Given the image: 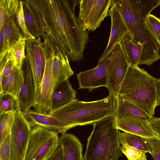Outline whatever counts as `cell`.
Segmentation results:
<instances>
[{
  "label": "cell",
  "mask_w": 160,
  "mask_h": 160,
  "mask_svg": "<svg viewBox=\"0 0 160 160\" xmlns=\"http://www.w3.org/2000/svg\"><path fill=\"white\" fill-rule=\"evenodd\" d=\"M51 44L69 61L82 60L89 32L75 13L79 0H24Z\"/></svg>",
  "instance_id": "obj_1"
},
{
  "label": "cell",
  "mask_w": 160,
  "mask_h": 160,
  "mask_svg": "<svg viewBox=\"0 0 160 160\" xmlns=\"http://www.w3.org/2000/svg\"><path fill=\"white\" fill-rule=\"evenodd\" d=\"M134 41L142 50L139 65L150 66L160 58L159 44L149 29L147 19L160 5V0H113Z\"/></svg>",
  "instance_id": "obj_2"
},
{
  "label": "cell",
  "mask_w": 160,
  "mask_h": 160,
  "mask_svg": "<svg viewBox=\"0 0 160 160\" xmlns=\"http://www.w3.org/2000/svg\"><path fill=\"white\" fill-rule=\"evenodd\" d=\"M157 80L138 66H129L118 97L133 103L153 117L158 106Z\"/></svg>",
  "instance_id": "obj_3"
},
{
  "label": "cell",
  "mask_w": 160,
  "mask_h": 160,
  "mask_svg": "<svg viewBox=\"0 0 160 160\" xmlns=\"http://www.w3.org/2000/svg\"><path fill=\"white\" fill-rule=\"evenodd\" d=\"M115 98L109 94L102 99L83 101L75 99L49 115L65 123L69 129L78 126L92 124L114 114Z\"/></svg>",
  "instance_id": "obj_4"
},
{
  "label": "cell",
  "mask_w": 160,
  "mask_h": 160,
  "mask_svg": "<svg viewBox=\"0 0 160 160\" xmlns=\"http://www.w3.org/2000/svg\"><path fill=\"white\" fill-rule=\"evenodd\" d=\"M83 160H118L122 156L121 133L114 113L92 124Z\"/></svg>",
  "instance_id": "obj_5"
},
{
  "label": "cell",
  "mask_w": 160,
  "mask_h": 160,
  "mask_svg": "<svg viewBox=\"0 0 160 160\" xmlns=\"http://www.w3.org/2000/svg\"><path fill=\"white\" fill-rule=\"evenodd\" d=\"M32 128L24 160H48L59 146L58 133L40 126Z\"/></svg>",
  "instance_id": "obj_6"
},
{
  "label": "cell",
  "mask_w": 160,
  "mask_h": 160,
  "mask_svg": "<svg viewBox=\"0 0 160 160\" xmlns=\"http://www.w3.org/2000/svg\"><path fill=\"white\" fill-rule=\"evenodd\" d=\"M43 42L45 50V68L41 83L35 89V102L33 107L36 112L49 115L52 111V96L53 91L52 52L49 39H45Z\"/></svg>",
  "instance_id": "obj_7"
},
{
  "label": "cell",
  "mask_w": 160,
  "mask_h": 160,
  "mask_svg": "<svg viewBox=\"0 0 160 160\" xmlns=\"http://www.w3.org/2000/svg\"><path fill=\"white\" fill-rule=\"evenodd\" d=\"M113 0H79L78 20L86 30L93 32L108 16Z\"/></svg>",
  "instance_id": "obj_8"
},
{
  "label": "cell",
  "mask_w": 160,
  "mask_h": 160,
  "mask_svg": "<svg viewBox=\"0 0 160 160\" xmlns=\"http://www.w3.org/2000/svg\"><path fill=\"white\" fill-rule=\"evenodd\" d=\"M31 127L24 113L16 111L10 135L11 160H24Z\"/></svg>",
  "instance_id": "obj_9"
},
{
  "label": "cell",
  "mask_w": 160,
  "mask_h": 160,
  "mask_svg": "<svg viewBox=\"0 0 160 160\" xmlns=\"http://www.w3.org/2000/svg\"><path fill=\"white\" fill-rule=\"evenodd\" d=\"M113 55L108 71L107 88L109 94L117 98L121 85L130 66L120 43L113 49Z\"/></svg>",
  "instance_id": "obj_10"
},
{
  "label": "cell",
  "mask_w": 160,
  "mask_h": 160,
  "mask_svg": "<svg viewBox=\"0 0 160 160\" xmlns=\"http://www.w3.org/2000/svg\"><path fill=\"white\" fill-rule=\"evenodd\" d=\"M113 55V49L104 59L98 63L96 67L77 74L78 89H87L90 92L100 87L107 88L108 69Z\"/></svg>",
  "instance_id": "obj_11"
},
{
  "label": "cell",
  "mask_w": 160,
  "mask_h": 160,
  "mask_svg": "<svg viewBox=\"0 0 160 160\" xmlns=\"http://www.w3.org/2000/svg\"><path fill=\"white\" fill-rule=\"evenodd\" d=\"M111 20L110 35L107 45L99 58L98 63L104 59L111 52L116 45L121 42L128 32L127 26L117 7L112 1L108 13Z\"/></svg>",
  "instance_id": "obj_12"
},
{
  "label": "cell",
  "mask_w": 160,
  "mask_h": 160,
  "mask_svg": "<svg viewBox=\"0 0 160 160\" xmlns=\"http://www.w3.org/2000/svg\"><path fill=\"white\" fill-rule=\"evenodd\" d=\"M116 128L119 130L146 138L160 139L153 129L150 121L138 119H115Z\"/></svg>",
  "instance_id": "obj_13"
},
{
  "label": "cell",
  "mask_w": 160,
  "mask_h": 160,
  "mask_svg": "<svg viewBox=\"0 0 160 160\" xmlns=\"http://www.w3.org/2000/svg\"><path fill=\"white\" fill-rule=\"evenodd\" d=\"M24 81L17 102L18 110L25 113L30 110L35 102V88L30 65L25 58Z\"/></svg>",
  "instance_id": "obj_14"
},
{
  "label": "cell",
  "mask_w": 160,
  "mask_h": 160,
  "mask_svg": "<svg viewBox=\"0 0 160 160\" xmlns=\"http://www.w3.org/2000/svg\"><path fill=\"white\" fill-rule=\"evenodd\" d=\"M52 52V76L53 90L61 82L74 74L68 58L51 43Z\"/></svg>",
  "instance_id": "obj_15"
},
{
  "label": "cell",
  "mask_w": 160,
  "mask_h": 160,
  "mask_svg": "<svg viewBox=\"0 0 160 160\" xmlns=\"http://www.w3.org/2000/svg\"><path fill=\"white\" fill-rule=\"evenodd\" d=\"M24 114L31 127L40 126L62 135L69 129L65 123L50 115L30 110Z\"/></svg>",
  "instance_id": "obj_16"
},
{
  "label": "cell",
  "mask_w": 160,
  "mask_h": 160,
  "mask_svg": "<svg viewBox=\"0 0 160 160\" xmlns=\"http://www.w3.org/2000/svg\"><path fill=\"white\" fill-rule=\"evenodd\" d=\"M116 119H134L150 121L152 117L133 103L119 97L115 98Z\"/></svg>",
  "instance_id": "obj_17"
},
{
  "label": "cell",
  "mask_w": 160,
  "mask_h": 160,
  "mask_svg": "<svg viewBox=\"0 0 160 160\" xmlns=\"http://www.w3.org/2000/svg\"><path fill=\"white\" fill-rule=\"evenodd\" d=\"M24 81V71L14 66L10 74L0 81V94H9L17 101Z\"/></svg>",
  "instance_id": "obj_18"
},
{
  "label": "cell",
  "mask_w": 160,
  "mask_h": 160,
  "mask_svg": "<svg viewBox=\"0 0 160 160\" xmlns=\"http://www.w3.org/2000/svg\"><path fill=\"white\" fill-rule=\"evenodd\" d=\"M59 146L62 149L63 160H83L82 145L75 135L66 133L62 135Z\"/></svg>",
  "instance_id": "obj_19"
},
{
  "label": "cell",
  "mask_w": 160,
  "mask_h": 160,
  "mask_svg": "<svg viewBox=\"0 0 160 160\" xmlns=\"http://www.w3.org/2000/svg\"><path fill=\"white\" fill-rule=\"evenodd\" d=\"M6 1L8 12L14 18L22 36L26 40L36 38L28 29L22 0H6Z\"/></svg>",
  "instance_id": "obj_20"
},
{
  "label": "cell",
  "mask_w": 160,
  "mask_h": 160,
  "mask_svg": "<svg viewBox=\"0 0 160 160\" xmlns=\"http://www.w3.org/2000/svg\"><path fill=\"white\" fill-rule=\"evenodd\" d=\"M76 91L72 88L68 79L59 83L52 92V111L66 105L76 99Z\"/></svg>",
  "instance_id": "obj_21"
},
{
  "label": "cell",
  "mask_w": 160,
  "mask_h": 160,
  "mask_svg": "<svg viewBox=\"0 0 160 160\" xmlns=\"http://www.w3.org/2000/svg\"><path fill=\"white\" fill-rule=\"evenodd\" d=\"M3 27L4 43L2 49L0 50V56L10 51L11 48L18 40L21 38L23 37L14 18L8 13L7 8L5 13Z\"/></svg>",
  "instance_id": "obj_22"
},
{
  "label": "cell",
  "mask_w": 160,
  "mask_h": 160,
  "mask_svg": "<svg viewBox=\"0 0 160 160\" xmlns=\"http://www.w3.org/2000/svg\"><path fill=\"white\" fill-rule=\"evenodd\" d=\"M120 43L129 65L138 66L142 52V46L135 42L128 32Z\"/></svg>",
  "instance_id": "obj_23"
},
{
  "label": "cell",
  "mask_w": 160,
  "mask_h": 160,
  "mask_svg": "<svg viewBox=\"0 0 160 160\" xmlns=\"http://www.w3.org/2000/svg\"><path fill=\"white\" fill-rule=\"evenodd\" d=\"M26 50L25 58L29 64L36 89L41 83L43 73L36 61L32 48L29 39L26 40Z\"/></svg>",
  "instance_id": "obj_24"
},
{
  "label": "cell",
  "mask_w": 160,
  "mask_h": 160,
  "mask_svg": "<svg viewBox=\"0 0 160 160\" xmlns=\"http://www.w3.org/2000/svg\"><path fill=\"white\" fill-rule=\"evenodd\" d=\"M22 1L24 16L28 30L36 38L42 37L44 39L45 34L42 30L37 18L27 3L24 0Z\"/></svg>",
  "instance_id": "obj_25"
},
{
  "label": "cell",
  "mask_w": 160,
  "mask_h": 160,
  "mask_svg": "<svg viewBox=\"0 0 160 160\" xmlns=\"http://www.w3.org/2000/svg\"><path fill=\"white\" fill-rule=\"evenodd\" d=\"M121 144L126 143L138 149L151 153L146 138L128 132L121 133Z\"/></svg>",
  "instance_id": "obj_26"
},
{
  "label": "cell",
  "mask_w": 160,
  "mask_h": 160,
  "mask_svg": "<svg viewBox=\"0 0 160 160\" xmlns=\"http://www.w3.org/2000/svg\"><path fill=\"white\" fill-rule=\"evenodd\" d=\"M26 41L24 38H21L10 50L14 66L19 69H22L26 58L25 50Z\"/></svg>",
  "instance_id": "obj_27"
},
{
  "label": "cell",
  "mask_w": 160,
  "mask_h": 160,
  "mask_svg": "<svg viewBox=\"0 0 160 160\" xmlns=\"http://www.w3.org/2000/svg\"><path fill=\"white\" fill-rule=\"evenodd\" d=\"M29 40L32 48L36 61L44 73L45 65L44 43L41 42V38Z\"/></svg>",
  "instance_id": "obj_28"
},
{
  "label": "cell",
  "mask_w": 160,
  "mask_h": 160,
  "mask_svg": "<svg viewBox=\"0 0 160 160\" xmlns=\"http://www.w3.org/2000/svg\"><path fill=\"white\" fill-rule=\"evenodd\" d=\"M14 113L0 114V144L11 134Z\"/></svg>",
  "instance_id": "obj_29"
},
{
  "label": "cell",
  "mask_w": 160,
  "mask_h": 160,
  "mask_svg": "<svg viewBox=\"0 0 160 160\" xmlns=\"http://www.w3.org/2000/svg\"><path fill=\"white\" fill-rule=\"evenodd\" d=\"M0 114L8 112L15 113L18 110L17 100L11 95L0 94Z\"/></svg>",
  "instance_id": "obj_30"
},
{
  "label": "cell",
  "mask_w": 160,
  "mask_h": 160,
  "mask_svg": "<svg viewBox=\"0 0 160 160\" xmlns=\"http://www.w3.org/2000/svg\"><path fill=\"white\" fill-rule=\"evenodd\" d=\"M120 149L128 160H146V152L132 147L126 143H122Z\"/></svg>",
  "instance_id": "obj_31"
},
{
  "label": "cell",
  "mask_w": 160,
  "mask_h": 160,
  "mask_svg": "<svg viewBox=\"0 0 160 160\" xmlns=\"http://www.w3.org/2000/svg\"><path fill=\"white\" fill-rule=\"evenodd\" d=\"M147 23L150 30L157 40L160 47V19L150 14L147 19Z\"/></svg>",
  "instance_id": "obj_32"
},
{
  "label": "cell",
  "mask_w": 160,
  "mask_h": 160,
  "mask_svg": "<svg viewBox=\"0 0 160 160\" xmlns=\"http://www.w3.org/2000/svg\"><path fill=\"white\" fill-rule=\"evenodd\" d=\"M10 135L0 144V160H11Z\"/></svg>",
  "instance_id": "obj_33"
},
{
  "label": "cell",
  "mask_w": 160,
  "mask_h": 160,
  "mask_svg": "<svg viewBox=\"0 0 160 160\" xmlns=\"http://www.w3.org/2000/svg\"><path fill=\"white\" fill-rule=\"evenodd\" d=\"M154 160H160V139L146 138Z\"/></svg>",
  "instance_id": "obj_34"
},
{
  "label": "cell",
  "mask_w": 160,
  "mask_h": 160,
  "mask_svg": "<svg viewBox=\"0 0 160 160\" xmlns=\"http://www.w3.org/2000/svg\"><path fill=\"white\" fill-rule=\"evenodd\" d=\"M150 122L153 129L160 137V118L153 117Z\"/></svg>",
  "instance_id": "obj_35"
},
{
  "label": "cell",
  "mask_w": 160,
  "mask_h": 160,
  "mask_svg": "<svg viewBox=\"0 0 160 160\" xmlns=\"http://www.w3.org/2000/svg\"><path fill=\"white\" fill-rule=\"evenodd\" d=\"M6 0H0V27L3 26L6 8Z\"/></svg>",
  "instance_id": "obj_36"
},
{
  "label": "cell",
  "mask_w": 160,
  "mask_h": 160,
  "mask_svg": "<svg viewBox=\"0 0 160 160\" xmlns=\"http://www.w3.org/2000/svg\"><path fill=\"white\" fill-rule=\"evenodd\" d=\"M48 160H63V152L61 147L59 146Z\"/></svg>",
  "instance_id": "obj_37"
},
{
  "label": "cell",
  "mask_w": 160,
  "mask_h": 160,
  "mask_svg": "<svg viewBox=\"0 0 160 160\" xmlns=\"http://www.w3.org/2000/svg\"><path fill=\"white\" fill-rule=\"evenodd\" d=\"M158 105H160V78L158 79L157 83Z\"/></svg>",
  "instance_id": "obj_38"
}]
</instances>
